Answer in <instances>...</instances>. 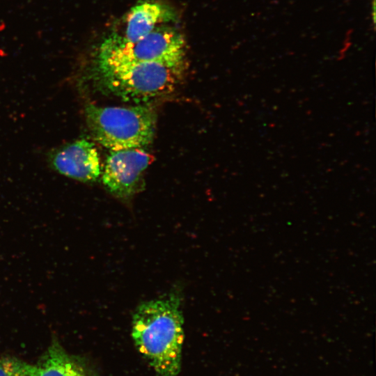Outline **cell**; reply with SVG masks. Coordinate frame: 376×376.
<instances>
[{
    "mask_svg": "<svg viewBox=\"0 0 376 376\" xmlns=\"http://www.w3.org/2000/svg\"><path fill=\"white\" fill-rule=\"evenodd\" d=\"M180 303V295L171 292L141 303L133 314V342L155 376H179L185 336Z\"/></svg>",
    "mask_w": 376,
    "mask_h": 376,
    "instance_id": "1",
    "label": "cell"
},
{
    "mask_svg": "<svg viewBox=\"0 0 376 376\" xmlns=\"http://www.w3.org/2000/svg\"><path fill=\"white\" fill-rule=\"evenodd\" d=\"M185 64L157 62L93 65L92 74L98 86L126 102L138 104L171 93L180 82Z\"/></svg>",
    "mask_w": 376,
    "mask_h": 376,
    "instance_id": "2",
    "label": "cell"
},
{
    "mask_svg": "<svg viewBox=\"0 0 376 376\" xmlns=\"http://www.w3.org/2000/svg\"><path fill=\"white\" fill-rule=\"evenodd\" d=\"M88 127L93 137L111 151L149 145L156 128L152 108L134 107H97L88 104L85 109Z\"/></svg>",
    "mask_w": 376,
    "mask_h": 376,
    "instance_id": "3",
    "label": "cell"
},
{
    "mask_svg": "<svg viewBox=\"0 0 376 376\" xmlns=\"http://www.w3.org/2000/svg\"><path fill=\"white\" fill-rule=\"evenodd\" d=\"M186 46L183 36L175 29L161 25L135 42L111 33L100 43L94 65H112L131 63L157 62L185 64Z\"/></svg>",
    "mask_w": 376,
    "mask_h": 376,
    "instance_id": "4",
    "label": "cell"
},
{
    "mask_svg": "<svg viewBox=\"0 0 376 376\" xmlns=\"http://www.w3.org/2000/svg\"><path fill=\"white\" fill-rule=\"evenodd\" d=\"M152 159L143 148L111 151L102 173L104 185L118 198L131 197L140 190L143 173Z\"/></svg>",
    "mask_w": 376,
    "mask_h": 376,
    "instance_id": "5",
    "label": "cell"
},
{
    "mask_svg": "<svg viewBox=\"0 0 376 376\" xmlns=\"http://www.w3.org/2000/svg\"><path fill=\"white\" fill-rule=\"evenodd\" d=\"M51 162L60 173L81 182L95 181L101 173L98 152L94 144L86 139L59 148L52 155Z\"/></svg>",
    "mask_w": 376,
    "mask_h": 376,
    "instance_id": "6",
    "label": "cell"
},
{
    "mask_svg": "<svg viewBox=\"0 0 376 376\" xmlns=\"http://www.w3.org/2000/svg\"><path fill=\"white\" fill-rule=\"evenodd\" d=\"M175 19V12L164 3L153 0L141 1L133 6L125 19V40L135 42L145 37L164 23Z\"/></svg>",
    "mask_w": 376,
    "mask_h": 376,
    "instance_id": "7",
    "label": "cell"
},
{
    "mask_svg": "<svg viewBox=\"0 0 376 376\" xmlns=\"http://www.w3.org/2000/svg\"><path fill=\"white\" fill-rule=\"evenodd\" d=\"M37 376H95L86 364L53 340L38 363Z\"/></svg>",
    "mask_w": 376,
    "mask_h": 376,
    "instance_id": "8",
    "label": "cell"
},
{
    "mask_svg": "<svg viewBox=\"0 0 376 376\" xmlns=\"http://www.w3.org/2000/svg\"><path fill=\"white\" fill-rule=\"evenodd\" d=\"M37 364L16 358L0 359V376H37Z\"/></svg>",
    "mask_w": 376,
    "mask_h": 376,
    "instance_id": "9",
    "label": "cell"
}]
</instances>
